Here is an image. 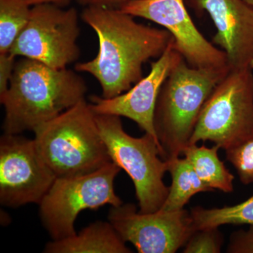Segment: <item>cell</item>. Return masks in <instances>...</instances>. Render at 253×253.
I'll use <instances>...</instances> for the list:
<instances>
[{
  "label": "cell",
  "instance_id": "cell-6",
  "mask_svg": "<svg viewBox=\"0 0 253 253\" xmlns=\"http://www.w3.org/2000/svg\"><path fill=\"white\" fill-rule=\"evenodd\" d=\"M253 71L230 69L219 82L201 109L189 144L210 141L226 151L253 138Z\"/></svg>",
  "mask_w": 253,
  "mask_h": 253
},
{
  "label": "cell",
  "instance_id": "cell-24",
  "mask_svg": "<svg viewBox=\"0 0 253 253\" xmlns=\"http://www.w3.org/2000/svg\"><path fill=\"white\" fill-rule=\"evenodd\" d=\"M29 6H36L40 4H54L56 6L64 7L71 2L72 0H23Z\"/></svg>",
  "mask_w": 253,
  "mask_h": 253
},
{
  "label": "cell",
  "instance_id": "cell-2",
  "mask_svg": "<svg viewBox=\"0 0 253 253\" xmlns=\"http://www.w3.org/2000/svg\"><path fill=\"white\" fill-rule=\"evenodd\" d=\"M86 91L85 82L72 70L21 58L15 63L7 91L0 96L4 134L34 131L84 99Z\"/></svg>",
  "mask_w": 253,
  "mask_h": 253
},
{
  "label": "cell",
  "instance_id": "cell-3",
  "mask_svg": "<svg viewBox=\"0 0 253 253\" xmlns=\"http://www.w3.org/2000/svg\"><path fill=\"white\" fill-rule=\"evenodd\" d=\"M229 66L195 68L183 58L163 83L155 108L154 124L163 159L180 157L189 144L200 113Z\"/></svg>",
  "mask_w": 253,
  "mask_h": 253
},
{
  "label": "cell",
  "instance_id": "cell-1",
  "mask_svg": "<svg viewBox=\"0 0 253 253\" xmlns=\"http://www.w3.org/2000/svg\"><path fill=\"white\" fill-rule=\"evenodd\" d=\"M81 17L96 33L99 51L94 59L76 64L75 70L94 76L106 99L126 92L142 79L144 63L159 58L174 39L167 30L136 22L116 8L85 6Z\"/></svg>",
  "mask_w": 253,
  "mask_h": 253
},
{
  "label": "cell",
  "instance_id": "cell-21",
  "mask_svg": "<svg viewBox=\"0 0 253 253\" xmlns=\"http://www.w3.org/2000/svg\"><path fill=\"white\" fill-rule=\"evenodd\" d=\"M229 253H253V225L248 230L233 233L228 244Z\"/></svg>",
  "mask_w": 253,
  "mask_h": 253
},
{
  "label": "cell",
  "instance_id": "cell-7",
  "mask_svg": "<svg viewBox=\"0 0 253 253\" xmlns=\"http://www.w3.org/2000/svg\"><path fill=\"white\" fill-rule=\"evenodd\" d=\"M121 169L111 162L87 174L56 177L39 204L42 223L53 241L76 235L75 222L83 211L123 204L114 189Z\"/></svg>",
  "mask_w": 253,
  "mask_h": 253
},
{
  "label": "cell",
  "instance_id": "cell-25",
  "mask_svg": "<svg viewBox=\"0 0 253 253\" xmlns=\"http://www.w3.org/2000/svg\"><path fill=\"white\" fill-rule=\"evenodd\" d=\"M244 1L253 7V0H244Z\"/></svg>",
  "mask_w": 253,
  "mask_h": 253
},
{
  "label": "cell",
  "instance_id": "cell-16",
  "mask_svg": "<svg viewBox=\"0 0 253 253\" xmlns=\"http://www.w3.org/2000/svg\"><path fill=\"white\" fill-rule=\"evenodd\" d=\"M166 161L168 165V172L170 174L172 183L161 209L180 211L184 209L195 195L212 191L201 181L186 158L178 157Z\"/></svg>",
  "mask_w": 253,
  "mask_h": 253
},
{
  "label": "cell",
  "instance_id": "cell-14",
  "mask_svg": "<svg viewBox=\"0 0 253 253\" xmlns=\"http://www.w3.org/2000/svg\"><path fill=\"white\" fill-rule=\"evenodd\" d=\"M126 241L109 221H96L76 235L51 241L46 245V253H130Z\"/></svg>",
  "mask_w": 253,
  "mask_h": 253
},
{
  "label": "cell",
  "instance_id": "cell-12",
  "mask_svg": "<svg viewBox=\"0 0 253 253\" xmlns=\"http://www.w3.org/2000/svg\"><path fill=\"white\" fill-rule=\"evenodd\" d=\"M182 59L173 39L163 54L151 63L149 74L126 92L109 99L91 96L89 99L93 112L96 115H113L129 118L145 133L151 134L158 140L154 117L158 95L169 73Z\"/></svg>",
  "mask_w": 253,
  "mask_h": 253
},
{
  "label": "cell",
  "instance_id": "cell-10",
  "mask_svg": "<svg viewBox=\"0 0 253 253\" xmlns=\"http://www.w3.org/2000/svg\"><path fill=\"white\" fill-rule=\"evenodd\" d=\"M108 220L126 242L139 253H174L196 231L191 212L160 209L141 213L135 205L111 206Z\"/></svg>",
  "mask_w": 253,
  "mask_h": 253
},
{
  "label": "cell",
  "instance_id": "cell-8",
  "mask_svg": "<svg viewBox=\"0 0 253 253\" xmlns=\"http://www.w3.org/2000/svg\"><path fill=\"white\" fill-rule=\"evenodd\" d=\"M78 13L54 4L32 6L27 26L15 41L9 53L28 58L54 69H63L77 61L80 48Z\"/></svg>",
  "mask_w": 253,
  "mask_h": 253
},
{
  "label": "cell",
  "instance_id": "cell-17",
  "mask_svg": "<svg viewBox=\"0 0 253 253\" xmlns=\"http://www.w3.org/2000/svg\"><path fill=\"white\" fill-rule=\"evenodd\" d=\"M196 230L226 224L253 225V196L241 204L223 208L196 207L191 211Z\"/></svg>",
  "mask_w": 253,
  "mask_h": 253
},
{
  "label": "cell",
  "instance_id": "cell-9",
  "mask_svg": "<svg viewBox=\"0 0 253 253\" xmlns=\"http://www.w3.org/2000/svg\"><path fill=\"white\" fill-rule=\"evenodd\" d=\"M56 179L34 139L4 134L0 139V203L9 208L41 204Z\"/></svg>",
  "mask_w": 253,
  "mask_h": 253
},
{
  "label": "cell",
  "instance_id": "cell-4",
  "mask_svg": "<svg viewBox=\"0 0 253 253\" xmlns=\"http://www.w3.org/2000/svg\"><path fill=\"white\" fill-rule=\"evenodd\" d=\"M33 132L37 149L56 177L87 174L111 162L85 99Z\"/></svg>",
  "mask_w": 253,
  "mask_h": 253
},
{
  "label": "cell",
  "instance_id": "cell-20",
  "mask_svg": "<svg viewBox=\"0 0 253 253\" xmlns=\"http://www.w3.org/2000/svg\"><path fill=\"white\" fill-rule=\"evenodd\" d=\"M223 241V236L219 228L199 229L190 237L182 252L219 253H221Z\"/></svg>",
  "mask_w": 253,
  "mask_h": 253
},
{
  "label": "cell",
  "instance_id": "cell-5",
  "mask_svg": "<svg viewBox=\"0 0 253 253\" xmlns=\"http://www.w3.org/2000/svg\"><path fill=\"white\" fill-rule=\"evenodd\" d=\"M95 116L111 162L123 169L134 184L139 212L159 211L169 193L163 181L168 165L163 159L160 143L148 133L141 137L129 135L120 116Z\"/></svg>",
  "mask_w": 253,
  "mask_h": 253
},
{
  "label": "cell",
  "instance_id": "cell-11",
  "mask_svg": "<svg viewBox=\"0 0 253 253\" xmlns=\"http://www.w3.org/2000/svg\"><path fill=\"white\" fill-rule=\"evenodd\" d=\"M118 9L134 17L163 26L174 38L176 49L190 66L219 68L228 66L224 51L199 31L186 9L185 0H125Z\"/></svg>",
  "mask_w": 253,
  "mask_h": 253
},
{
  "label": "cell",
  "instance_id": "cell-13",
  "mask_svg": "<svg viewBox=\"0 0 253 253\" xmlns=\"http://www.w3.org/2000/svg\"><path fill=\"white\" fill-rule=\"evenodd\" d=\"M185 1L211 16L217 30L213 42L225 53L230 69H253V7L244 0Z\"/></svg>",
  "mask_w": 253,
  "mask_h": 253
},
{
  "label": "cell",
  "instance_id": "cell-19",
  "mask_svg": "<svg viewBox=\"0 0 253 253\" xmlns=\"http://www.w3.org/2000/svg\"><path fill=\"white\" fill-rule=\"evenodd\" d=\"M226 158L233 165L240 181L245 185L253 183V138L226 150Z\"/></svg>",
  "mask_w": 253,
  "mask_h": 253
},
{
  "label": "cell",
  "instance_id": "cell-18",
  "mask_svg": "<svg viewBox=\"0 0 253 253\" xmlns=\"http://www.w3.org/2000/svg\"><path fill=\"white\" fill-rule=\"evenodd\" d=\"M31 13V6L23 0H0V54L9 53Z\"/></svg>",
  "mask_w": 253,
  "mask_h": 253
},
{
  "label": "cell",
  "instance_id": "cell-23",
  "mask_svg": "<svg viewBox=\"0 0 253 253\" xmlns=\"http://www.w3.org/2000/svg\"><path fill=\"white\" fill-rule=\"evenodd\" d=\"M125 0H78L80 4L84 6H99L116 9H118L120 5Z\"/></svg>",
  "mask_w": 253,
  "mask_h": 253
},
{
  "label": "cell",
  "instance_id": "cell-15",
  "mask_svg": "<svg viewBox=\"0 0 253 253\" xmlns=\"http://www.w3.org/2000/svg\"><path fill=\"white\" fill-rule=\"evenodd\" d=\"M219 149L216 145L209 148L205 145L189 144L183 151L182 155L208 187L212 191L217 189L231 193L234 191V176L219 158Z\"/></svg>",
  "mask_w": 253,
  "mask_h": 253
},
{
  "label": "cell",
  "instance_id": "cell-22",
  "mask_svg": "<svg viewBox=\"0 0 253 253\" xmlns=\"http://www.w3.org/2000/svg\"><path fill=\"white\" fill-rule=\"evenodd\" d=\"M16 58L10 53L0 54V96H2L9 88Z\"/></svg>",
  "mask_w": 253,
  "mask_h": 253
}]
</instances>
